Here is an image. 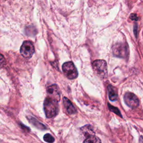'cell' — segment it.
Segmentation results:
<instances>
[{"label":"cell","mask_w":143,"mask_h":143,"mask_svg":"<svg viewBox=\"0 0 143 143\" xmlns=\"http://www.w3.org/2000/svg\"><path fill=\"white\" fill-rule=\"evenodd\" d=\"M44 110L47 118L55 117L58 113V102L47 96L44 102Z\"/></svg>","instance_id":"cell-1"},{"label":"cell","mask_w":143,"mask_h":143,"mask_svg":"<svg viewBox=\"0 0 143 143\" xmlns=\"http://www.w3.org/2000/svg\"><path fill=\"white\" fill-rule=\"evenodd\" d=\"M62 69L65 76L69 79H74L77 78L78 73L76 67L72 62H68L63 64Z\"/></svg>","instance_id":"cell-2"},{"label":"cell","mask_w":143,"mask_h":143,"mask_svg":"<svg viewBox=\"0 0 143 143\" xmlns=\"http://www.w3.org/2000/svg\"><path fill=\"white\" fill-rule=\"evenodd\" d=\"M92 67L94 71L100 77H106L107 67L106 61L104 60H96L92 63Z\"/></svg>","instance_id":"cell-3"},{"label":"cell","mask_w":143,"mask_h":143,"mask_svg":"<svg viewBox=\"0 0 143 143\" xmlns=\"http://www.w3.org/2000/svg\"><path fill=\"white\" fill-rule=\"evenodd\" d=\"M35 52V48L32 42L25 41L23 43L20 48V53L26 58H30Z\"/></svg>","instance_id":"cell-4"},{"label":"cell","mask_w":143,"mask_h":143,"mask_svg":"<svg viewBox=\"0 0 143 143\" xmlns=\"http://www.w3.org/2000/svg\"><path fill=\"white\" fill-rule=\"evenodd\" d=\"M112 51L115 56L119 58H125L128 56V46L123 43H117L113 47Z\"/></svg>","instance_id":"cell-5"},{"label":"cell","mask_w":143,"mask_h":143,"mask_svg":"<svg viewBox=\"0 0 143 143\" xmlns=\"http://www.w3.org/2000/svg\"><path fill=\"white\" fill-rule=\"evenodd\" d=\"M124 100L125 103L132 108H136L139 104V101L137 96L131 92L126 93L124 96Z\"/></svg>","instance_id":"cell-6"},{"label":"cell","mask_w":143,"mask_h":143,"mask_svg":"<svg viewBox=\"0 0 143 143\" xmlns=\"http://www.w3.org/2000/svg\"><path fill=\"white\" fill-rule=\"evenodd\" d=\"M48 96L59 102L60 98V91L57 85H52L48 87L47 89Z\"/></svg>","instance_id":"cell-7"},{"label":"cell","mask_w":143,"mask_h":143,"mask_svg":"<svg viewBox=\"0 0 143 143\" xmlns=\"http://www.w3.org/2000/svg\"><path fill=\"white\" fill-rule=\"evenodd\" d=\"M26 118L28 119L29 123L31 124L32 125H33L37 129H38L39 130H46L47 129V127L45 125L43 124V123H41V122L37 120L36 119H35V117H34L33 116H28L26 117Z\"/></svg>","instance_id":"cell-8"},{"label":"cell","mask_w":143,"mask_h":143,"mask_svg":"<svg viewBox=\"0 0 143 143\" xmlns=\"http://www.w3.org/2000/svg\"><path fill=\"white\" fill-rule=\"evenodd\" d=\"M63 100V104L65 108L66 109V111L69 115H73L76 113V109H75L72 103L71 102L68 98L64 97Z\"/></svg>","instance_id":"cell-9"},{"label":"cell","mask_w":143,"mask_h":143,"mask_svg":"<svg viewBox=\"0 0 143 143\" xmlns=\"http://www.w3.org/2000/svg\"><path fill=\"white\" fill-rule=\"evenodd\" d=\"M108 97L111 101H115L117 99V94L116 90V88L111 85H108Z\"/></svg>","instance_id":"cell-10"},{"label":"cell","mask_w":143,"mask_h":143,"mask_svg":"<svg viewBox=\"0 0 143 143\" xmlns=\"http://www.w3.org/2000/svg\"><path fill=\"white\" fill-rule=\"evenodd\" d=\"M81 130L83 134H84V135L86 136L87 138L91 136V135H95V133L93 129H92V128L91 125H86L85 126L82 127L81 128Z\"/></svg>","instance_id":"cell-11"},{"label":"cell","mask_w":143,"mask_h":143,"mask_svg":"<svg viewBox=\"0 0 143 143\" xmlns=\"http://www.w3.org/2000/svg\"><path fill=\"white\" fill-rule=\"evenodd\" d=\"M83 143H101V141L99 138L94 135L87 137Z\"/></svg>","instance_id":"cell-12"},{"label":"cell","mask_w":143,"mask_h":143,"mask_svg":"<svg viewBox=\"0 0 143 143\" xmlns=\"http://www.w3.org/2000/svg\"><path fill=\"white\" fill-rule=\"evenodd\" d=\"M44 140L48 143H53L55 141L54 137L50 134H46L43 137Z\"/></svg>","instance_id":"cell-13"},{"label":"cell","mask_w":143,"mask_h":143,"mask_svg":"<svg viewBox=\"0 0 143 143\" xmlns=\"http://www.w3.org/2000/svg\"><path fill=\"white\" fill-rule=\"evenodd\" d=\"M108 108L109 110H110L111 111L114 112L115 113H116V115H119L120 117H122V115H121V113L120 111V110H119V108H117V107H114L112 106L111 104L108 103Z\"/></svg>","instance_id":"cell-14"},{"label":"cell","mask_w":143,"mask_h":143,"mask_svg":"<svg viewBox=\"0 0 143 143\" xmlns=\"http://www.w3.org/2000/svg\"><path fill=\"white\" fill-rule=\"evenodd\" d=\"M5 64V59L2 54H0V68H2Z\"/></svg>","instance_id":"cell-15"},{"label":"cell","mask_w":143,"mask_h":143,"mask_svg":"<svg viewBox=\"0 0 143 143\" xmlns=\"http://www.w3.org/2000/svg\"><path fill=\"white\" fill-rule=\"evenodd\" d=\"M20 127L21 128V129L24 130V131H26V132H30V129L29 128V127L26 126H25L24 124H22V123H20Z\"/></svg>","instance_id":"cell-16"},{"label":"cell","mask_w":143,"mask_h":143,"mask_svg":"<svg viewBox=\"0 0 143 143\" xmlns=\"http://www.w3.org/2000/svg\"><path fill=\"white\" fill-rule=\"evenodd\" d=\"M130 18L132 20H134V21H138V19H139L138 16L135 14H131V15H130Z\"/></svg>","instance_id":"cell-17"},{"label":"cell","mask_w":143,"mask_h":143,"mask_svg":"<svg viewBox=\"0 0 143 143\" xmlns=\"http://www.w3.org/2000/svg\"><path fill=\"white\" fill-rule=\"evenodd\" d=\"M137 24H135V25H134V33H135V36L137 37V34H138V26H137Z\"/></svg>","instance_id":"cell-18"},{"label":"cell","mask_w":143,"mask_h":143,"mask_svg":"<svg viewBox=\"0 0 143 143\" xmlns=\"http://www.w3.org/2000/svg\"><path fill=\"white\" fill-rule=\"evenodd\" d=\"M139 143H143V136H141L140 137Z\"/></svg>","instance_id":"cell-19"}]
</instances>
